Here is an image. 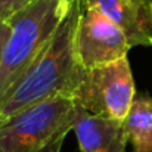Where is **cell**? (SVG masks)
Listing matches in <instances>:
<instances>
[{"label": "cell", "mask_w": 152, "mask_h": 152, "mask_svg": "<svg viewBox=\"0 0 152 152\" xmlns=\"http://www.w3.org/2000/svg\"><path fill=\"white\" fill-rule=\"evenodd\" d=\"M34 0H0V21L10 19Z\"/></svg>", "instance_id": "9c48e42d"}, {"label": "cell", "mask_w": 152, "mask_h": 152, "mask_svg": "<svg viewBox=\"0 0 152 152\" xmlns=\"http://www.w3.org/2000/svg\"><path fill=\"white\" fill-rule=\"evenodd\" d=\"M74 99L58 96L0 121V152H61L74 127Z\"/></svg>", "instance_id": "3957f363"}, {"label": "cell", "mask_w": 152, "mask_h": 152, "mask_svg": "<svg viewBox=\"0 0 152 152\" xmlns=\"http://www.w3.org/2000/svg\"><path fill=\"white\" fill-rule=\"evenodd\" d=\"M123 124L133 152H152V95H136Z\"/></svg>", "instance_id": "ba28073f"}, {"label": "cell", "mask_w": 152, "mask_h": 152, "mask_svg": "<svg viewBox=\"0 0 152 152\" xmlns=\"http://www.w3.org/2000/svg\"><path fill=\"white\" fill-rule=\"evenodd\" d=\"M111 19L127 37L130 48L152 46V0H80Z\"/></svg>", "instance_id": "8992f818"}, {"label": "cell", "mask_w": 152, "mask_h": 152, "mask_svg": "<svg viewBox=\"0 0 152 152\" xmlns=\"http://www.w3.org/2000/svg\"><path fill=\"white\" fill-rule=\"evenodd\" d=\"M126 34L103 13L81 6L75 30V50L84 69L126 58L130 50Z\"/></svg>", "instance_id": "5b68a950"}, {"label": "cell", "mask_w": 152, "mask_h": 152, "mask_svg": "<svg viewBox=\"0 0 152 152\" xmlns=\"http://www.w3.org/2000/svg\"><path fill=\"white\" fill-rule=\"evenodd\" d=\"M10 33H12V28L9 25L7 21H0V59H1V53H3V49L10 37Z\"/></svg>", "instance_id": "30bf717a"}, {"label": "cell", "mask_w": 152, "mask_h": 152, "mask_svg": "<svg viewBox=\"0 0 152 152\" xmlns=\"http://www.w3.org/2000/svg\"><path fill=\"white\" fill-rule=\"evenodd\" d=\"M81 1L74 0L45 49L0 101V121L52 98H74L86 69L75 50V30Z\"/></svg>", "instance_id": "6da1fadb"}, {"label": "cell", "mask_w": 152, "mask_h": 152, "mask_svg": "<svg viewBox=\"0 0 152 152\" xmlns=\"http://www.w3.org/2000/svg\"><path fill=\"white\" fill-rule=\"evenodd\" d=\"M72 130L80 152H127L129 137L123 123L90 114L78 105Z\"/></svg>", "instance_id": "52a82bcc"}, {"label": "cell", "mask_w": 152, "mask_h": 152, "mask_svg": "<svg viewBox=\"0 0 152 152\" xmlns=\"http://www.w3.org/2000/svg\"><path fill=\"white\" fill-rule=\"evenodd\" d=\"M134 98V78L126 56L86 69L72 99L75 105L90 114L124 123Z\"/></svg>", "instance_id": "277c9868"}, {"label": "cell", "mask_w": 152, "mask_h": 152, "mask_svg": "<svg viewBox=\"0 0 152 152\" xmlns=\"http://www.w3.org/2000/svg\"><path fill=\"white\" fill-rule=\"evenodd\" d=\"M74 0H34L7 19L12 33L0 59V101L45 49Z\"/></svg>", "instance_id": "7a4b0ae2"}]
</instances>
